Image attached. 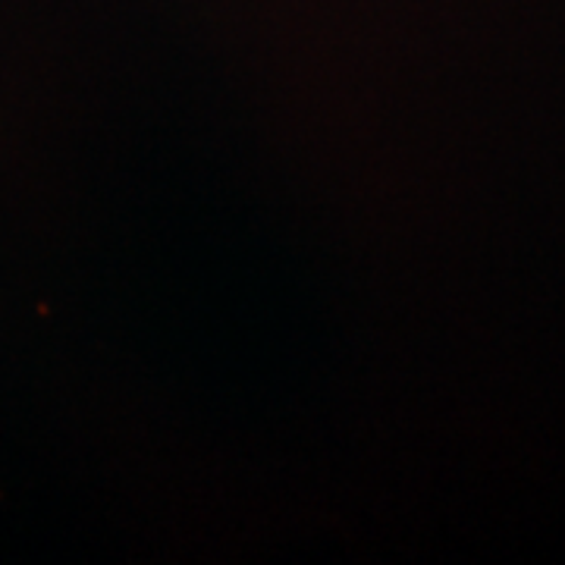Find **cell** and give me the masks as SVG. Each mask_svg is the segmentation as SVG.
Returning <instances> with one entry per match:
<instances>
[]
</instances>
